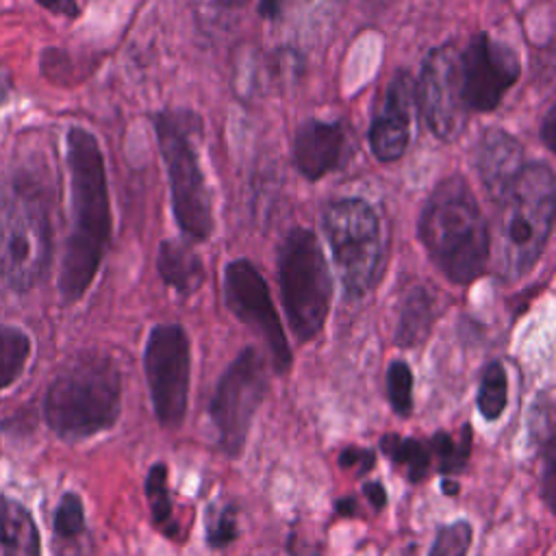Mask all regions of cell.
<instances>
[{
    "instance_id": "5bb4252c",
    "label": "cell",
    "mask_w": 556,
    "mask_h": 556,
    "mask_svg": "<svg viewBox=\"0 0 556 556\" xmlns=\"http://www.w3.org/2000/svg\"><path fill=\"white\" fill-rule=\"evenodd\" d=\"M415 106V83L406 70L391 78L382 106L369 126V150L380 163H395L404 156L410 141Z\"/></svg>"
},
{
    "instance_id": "6da1fadb",
    "label": "cell",
    "mask_w": 556,
    "mask_h": 556,
    "mask_svg": "<svg viewBox=\"0 0 556 556\" xmlns=\"http://www.w3.org/2000/svg\"><path fill=\"white\" fill-rule=\"evenodd\" d=\"M72 228L61 263L59 291L65 304L85 295L111 241V200L98 139L83 126L67 132Z\"/></svg>"
},
{
    "instance_id": "7402d4cb",
    "label": "cell",
    "mask_w": 556,
    "mask_h": 556,
    "mask_svg": "<svg viewBox=\"0 0 556 556\" xmlns=\"http://www.w3.org/2000/svg\"><path fill=\"white\" fill-rule=\"evenodd\" d=\"M508 402V380L506 369L500 361H493L484 367L480 389H478V410L484 419L495 421Z\"/></svg>"
},
{
    "instance_id": "ba28073f",
    "label": "cell",
    "mask_w": 556,
    "mask_h": 556,
    "mask_svg": "<svg viewBox=\"0 0 556 556\" xmlns=\"http://www.w3.org/2000/svg\"><path fill=\"white\" fill-rule=\"evenodd\" d=\"M52 256V228L46 202L13 185L0 198V276L20 291L35 287Z\"/></svg>"
},
{
    "instance_id": "ffe728a7",
    "label": "cell",
    "mask_w": 556,
    "mask_h": 556,
    "mask_svg": "<svg viewBox=\"0 0 556 556\" xmlns=\"http://www.w3.org/2000/svg\"><path fill=\"white\" fill-rule=\"evenodd\" d=\"M380 450L387 458H391L395 465L406 467V476L410 482H421L430 469V450L413 439V437H400V434H384L380 439Z\"/></svg>"
},
{
    "instance_id": "8fae6325",
    "label": "cell",
    "mask_w": 556,
    "mask_h": 556,
    "mask_svg": "<svg viewBox=\"0 0 556 556\" xmlns=\"http://www.w3.org/2000/svg\"><path fill=\"white\" fill-rule=\"evenodd\" d=\"M521 63L517 52L489 33L478 30L458 48L460 100L471 113H491L500 106L508 89L519 80Z\"/></svg>"
},
{
    "instance_id": "52a82bcc",
    "label": "cell",
    "mask_w": 556,
    "mask_h": 556,
    "mask_svg": "<svg viewBox=\"0 0 556 556\" xmlns=\"http://www.w3.org/2000/svg\"><path fill=\"white\" fill-rule=\"evenodd\" d=\"M321 224L345 295L363 298L382 274L384 239L378 211L363 198H337L326 204Z\"/></svg>"
},
{
    "instance_id": "44dd1931",
    "label": "cell",
    "mask_w": 556,
    "mask_h": 556,
    "mask_svg": "<svg viewBox=\"0 0 556 556\" xmlns=\"http://www.w3.org/2000/svg\"><path fill=\"white\" fill-rule=\"evenodd\" d=\"M30 354V339L15 326L0 324V389L13 384L24 371Z\"/></svg>"
},
{
    "instance_id": "9c48e42d",
    "label": "cell",
    "mask_w": 556,
    "mask_h": 556,
    "mask_svg": "<svg viewBox=\"0 0 556 556\" xmlns=\"http://www.w3.org/2000/svg\"><path fill=\"white\" fill-rule=\"evenodd\" d=\"M267 391L265 358L256 348H245L222 374L208 404L211 419L219 432V445L228 456H239L252 419Z\"/></svg>"
},
{
    "instance_id": "e0dca14e",
    "label": "cell",
    "mask_w": 556,
    "mask_h": 556,
    "mask_svg": "<svg viewBox=\"0 0 556 556\" xmlns=\"http://www.w3.org/2000/svg\"><path fill=\"white\" fill-rule=\"evenodd\" d=\"M156 271L161 280L180 295L195 293L204 282V263L185 241L167 239L156 250Z\"/></svg>"
},
{
    "instance_id": "8d00e7d4",
    "label": "cell",
    "mask_w": 556,
    "mask_h": 556,
    "mask_svg": "<svg viewBox=\"0 0 556 556\" xmlns=\"http://www.w3.org/2000/svg\"><path fill=\"white\" fill-rule=\"evenodd\" d=\"M443 486H445V489H443L445 493H456V491H458V484H456V482H450V480H443Z\"/></svg>"
},
{
    "instance_id": "484cf974",
    "label": "cell",
    "mask_w": 556,
    "mask_h": 556,
    "mask_svg": "<svg viewBox=\"0 0 556 556\" xmlns=\"http://www.w3.org/2000/svg\"><path fill=\"white\" fill-rule=\"evenodd\" d=\"M471 523L469 521H454L450 526H441L428 556H465L471 545Z\"/></svg>"
},
{
    "instance_id": "83f0119b",
    "label": "cell",
    "mask_w": 556,
    "mask_h": 556,
    "mask_svg": "<svg viewBox=\"0 0 556 556\" xmlns=\"http://www.w3.org/2000/svg\"><path fill=\"white\" fill-rule=\"evenodd\" d=\"M54 530L63 539L78 536L85 530V508L76 493H65L54 513Z\"/></svg>"
},
{
    "instance_id": "836d02e7",
    "label": "cell",
    "mask_w": 556,
    "mask_h": 556,
    "mask_svg": "<svg viewBox=\"0 0 556 556\" xmlns=\"http://www.w3.org/2000/svg\"><path fill=\"white\" fill-rule=\"evenodd\" d=\"M9 93H11V76H9V72L0 65V106L9 100Z\"/></svg>"
},
{
    "instance_id": "cb8c5ba5",
    "label": "cell",
    "mask_w": 556,
    "mask_h": 556,
    "mask_svg": "<svg viewBox=\"0 0 556 556\" xmlns=\"http://www.w3.org/2000/svg\"><path fill=\"white\" fill-rule=\"evenodd\" d=\"M387 397L400 417L413 410V371L404 361H393L387 369Z\"/></svg>"
},
{
    "instance_id": "d4e9b609",
    "label": "cell",
    "mask_w": 556,
    "mask_h": 556,
    "mask_svg": "<svg viewBox=\"0 0 556 556\" xmlns=\"http://www.w3.org/2000/svg\"><path fill=\"white\" fill-rule=\"evenodd\" d=\"M146 497L150 502V513L154 526H163L172 517V497L167 489V467L156 463L150 467L146 478Z\"/></svg>"
},
{
    "instance_id": "277c9868",
    "label": "cell",
    "mask_w": 556,
    "mask_h": 556,
    "mask_svg": "<svg viewBox=\"0 0 556 556\" xmlns=\"http://www.w3.org/2000/svg\"><path fill=\"white\" fill-rule=\"evenodd\" d=\"M152 126L169 180L174 219L187 239L206 241L215 222L195 143L202 122L193 111L167 109L152 115Z\"/></svg>"
},
{
    "instance_id": "d6a6232c",
    "label": "cell",
    "mask_w": 556,
    "mask_h": 556,
    "mask_svg": "<svg viewBox=\"0 0 556 556\" xmlns=\"http://www.w3.org/2000/svg\"><path fill=\"white\" fill-rule=\"evenodd\" d=\"M285 0H258V13L267 20H276L282 13Z\"/></svg>"
},
{
    "instance_id": "8992f818",
    "label": "cell",
    "mask_w": 556,
    "mask_h": 556,
    "mask_svg": "<svg viewBox=\"0 0 556 556\" xmlns=\"http://www.w3.org/2000/svg\"><path fill=\"white\" fill-rule=\"evenodd\" d=\"M278 282L289 328L306 343L326 324L332 278L324 250L308 228H293L278 248Z\"/></svg>"
},
{
    "instance_id": "5b68a950",
    "label": "cell",
    "mask_w": 556,
    "mask_h": 556,
    "mask_svg": "<svg viewBox=\"0 0 556 556\" xmlns=\"http://www.w3.org/2000/svg\"><path fill=\"white\" fill-rule=\"evenodd\" d=\"M497 206H502L497 269L506 278H519L536 265L552 235L556 213L554 169L543 161L526 163L515 187Z\"/></svg>"
},
{
    "instance_id": "9a60e30c",
    "label": "cell",
    "mask_w": 556,
    "mask_h": 556,
    "mask_svg": "<svg viewBox=\"0 0 556 556\" xmlns=\"http://www.w3.org/2000/svg\"><path fill=\"white\" fill-rule=\"evenodd\" d=\"M471 163L489 198L500 204L526 167L523 146L504 128H486L473 146Z\"/></svg>"
},
{
    "instance_id": "30bf717a",
    "label": "cell",
    "mask_w": 556,
    "mask_h": 556,
    "mask_svg": "<svg viewBox=\"0 0 556 556\" xmlns=\"http://www.w3.org/2000/svg\"><path fill=\"white\" fill-rule=\"evenodd\" d=\"M143 367L154 417L163 428H178L187 415L191 348L178 324H156L146 343Z\"/></svg>"
},
{
    "instance_id": "7a4b0ae2",
    "label": "cell",
    "mask_w": 556,
    "mask_h": 556,
    "mask_svg": "<svg viewBox=\"0 0 556 556\" xmlns=\"http://www.w3.org/2000/svg\"><path fill=\"white\" fill-rule=\"evenodd\" d=\"M417 237L450 282L471 285L486 271L491 232L463 176H447L428 193L417 219Z\"/></svg>"
},
{
    "instance_id": "d590c367",
    "label": "cell",
    "mask_w": 556,
    "mask_h": 556,
    "mask_svg": "<svg viewBox=\"0 0 556 556\" xmlns=\"http://www.w3.org/2000/svg\"><path fill=\"white\" fill-rule=\"evenodd\" d=\"M211 2H215L217 7H226V9H237V7H241L248 0H211Z\"/></svg>"
},
{
    "instance_id": "603a6c76",
    "label": "cell",
    "mask_w": 556,
    "mask_h": 556,
    "mask_svg": "<svg viewBox=\"0 0 556 556\" xmlns=\"http://www.w3.org/2000/svg\"><path fill=\"white\" fill-rule=\"evenodd\" d=\"M430 447L439 458V471L443 473L463 471L469 458V447H471V426L463 428L458 443L447 432H437L430 441Z\"/></svg>"
},
{
    "instance_id": "4fadbf2b",
    "label": "cell",
    "mask_w": 556,
    "mask_h": 556,
    "mask_svg": "<svg viewBox=\"0 0 556 556\" xmlns=\"http://www.w3.org/2000/svg\"><path fill=\"white\" fill-rule=\"evenodd\" d=\"M415 104L430 132L441 141H454L465 130L469 115L460 100L458 46L454 41L432 48L421 61Z\"/></svg>"
},
{
    "instance_id": "3957f363",
    "label": "cell",
    "mask_w": 556,
    "mask_h": 556,
    "mask_svg": "<svg viewBox=\"0 0 556 556\" xmlns=\"http://www.w3.org/2000/svg\"><path fill=\"white\" fill-rule=\"evenodd\" d=\"M122 378L106 354H83L65 365L43 397V417L63 439H87L119 417Z\"/></svg>"
},
{
    "instance_id": "74e56055",
    "label": "cell",
    "mask_w": 556,
    "mask_h": 556,
    "mask_svg": "<svg viewBox=\"0 0 556 556\" xmlns=\"http://www.w3.org/2000/svg\"><path fill=\"white\" fill-rule=\"evenodd\" d=\"M293 556H295V554H293ZM311 556H313V554H311Z\"/></svg>"
},
{
    "instance_id": "f1b7e54d",
    "label": "cell",
    "mask_w": 556,
    "mask_h": 556,
    "mask_svg": "<svg viewBox=\"0 0 556 556\" xmlns=\"http://www.w3.org/2000/svg\"><path fill=\"white\" fill-rule=\"evenodd\" d=\"M376 463V456L371 450H361V447H345L339 454V467L341 469H356L361 473L369 471Z\"/></svg>"
},
{
    "instance_id": "f546056e",
    "label": "cell",
    "mask_w": 556,
    "mask_h": 556,
    "mask_svg": "<svg viewBox=\"0 0 556 556\" xmlns=\"http://www.w3.org/2000/svg\"><path fill=\"white\" fill-rule=\"evenodd\" d=\"M554 135H556V111L549 109L541 122V139L545 143L547 150H556V141H554Z\"/></svg>"
},
{
    "instance_id": "7c38bea8",
    "label": "cell",
    "mask_w": 556,
    "mask_h": 556,
    "mask_svg": "<svg viewBox=\"0 0 556 556\" xmlns=\"http://www.w3.org/2000/svg\"><path fill=\"white\" fill-rule=\"evenodd\" d=\"M224 302L241 324L265 341L274 369L285 374L293 361L291 348L276 313L269 287L256 265L248 258H237L226 265Z\"/></svg>"
},
{
    "instance_id": "d6986e66",
    "label": "cell",
    "mask_w": 556,
    "mask_h": 556,
    "mask_svg": "<svg viewBox=\"0 0 556 556\" xmlns=\"http://www.w3.org/2000/svg\"><path fill=\"white\" fill-rule=\"evenodd\" d=\"M434 324V298L426 287H415L402 302L395 341L402 348H415L426 341Z\"/></svg>"
},
{
    "instance_id": "4316f807",
    "label": "cell",
    "mask_w": 556,
    "mask_h": 556,
    "mask_svg": "<svg viewBox=\"0 0 556 556\" xmlns=\"http://www.w3.org/2000/svg\"><path fill=\"white\" fill-rule=\"evenodd\" d=\"M239 536V528L235 521V508L232 506H222L219 510L211 508L206 513V543L213 549L226 547Z\"/></svg>"
},
{
    "instance_id": "2e32d148",
    "label": "cell",
    "mask_w": 556,
    "mask_h": 556,
    "mask_svg": "<svg viewBox=\"0 0 556 556\" xmlns=\"http://www.w3.org/2000/svg\"><path fill=\"white\" fill-rule=\"evenodd\" d=\"M348 156V132L341 122L306 119L293 135V165L311 182L341 167Z\"/></svg>"
},
{
    "instance_id": "4dcf8cb0",
    "label": "cell",
    "mask_w": 556,
    "mask_h": 556,
    "mask_svg": "<svg viewBox=\"0 0 556 556\" xmlns=\"http://www.w3.org/2000/svg\"><path fill=\"white\" fill-rule=\"evenodd\" d=\"M363 493H365V497L369 500V504H371L376 510L384 508V504H387V491H384V486H382L380 482H365V484H363Z\"/></svg>"
},
{
    "instance_id": "ac0fdd59",
    "label": "cell",
    "mask_w": 556,
    "mask_h": 556,
    "mask_svg": "<svg viewBox=\"0 0 556 556\" xmlns=\"http://www.w3.org/2000/svg\"><path fill=\"white\" fill-rule=\"evenodd\" d=\"M0 545L4 556H41L33 515L11 497L0 495Z\"/></svg>"
},
{
    "instance_id": "1f68e13d",
    "label": "cell",
    "mask_w": 556,
    "mask_h": 556,
    "mask_svg": "<svg viewBox=\"0 0 556 556\" xmlns=\"http://www.w3.org/2000/svg\"><path fill=\"white\" fill-rule=\"evenodd\" d=\"M41 7L54 11V13H65V15H76L78 4L74 0H37Z\"/></svg>"
},
{
    "instance_id": "e575fe53",
    "label": "cell",
    "mask_w": 556,
    "mask_h": 556,
    "mask_svg": "<svg viewBox=\"0 0 556 556\" xmlns=\"http://www.w3.org/2000/svg\"><path fill=\"white\" fill-rule=\"evenodd\" d=\"M354 500L352 497H348V500H339L337 502V510L341 513V515H354Z\"/></svg>"
}]
</instances>
